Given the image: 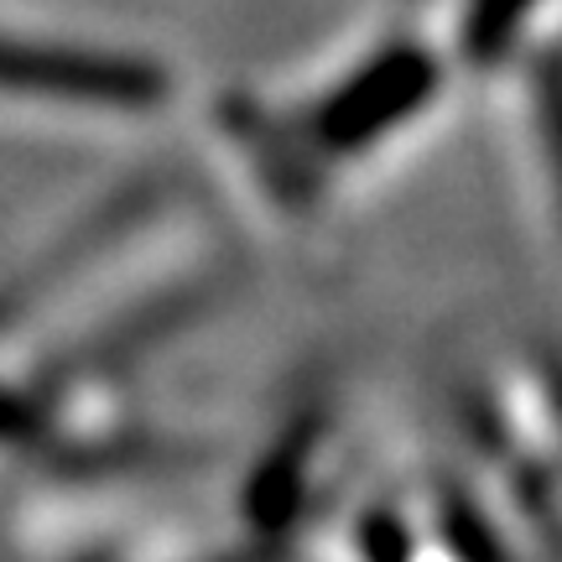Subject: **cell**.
Listing matches in <instances>:
<instances>
[{
	"instance_id": "7a4b0ae2",
	"label": "cell",
	"mask_w": 562,
	"mask_h": 562,
	"mask_svg": "<svg viewBox=\"0 0 562 562\" xmlns=\"http://www.w3.org/2000/svg\"><path fill=\"white\" fill-rule=\"evenodd\" d=\"M537 5L542 0H463L459 26H453V53L469 68H501L531 26Z\"/></svg>"
},
{
	"instance_id": "3957f363",
	"label": "cell",
	"mask_w": 562,
	"mask_h": 562,
	"mask_svg": "<svg viewBox=\"0 0 562 562\" xmlns=\"http://www.w3.org/2000/svg\"><path fill=\"white\" fill-rule=\"evenodd\" d=\"M531 104H537V140H542L547 172L562 199V53H542L531 68Z\"/></svg>"
},
{
	"instance_id": "6da1fadb",
	"label": "cell",
	"mask_w": 562,
	"mask_h": 562,
	"mask_svg": "<svg viewBox=\"0 0 562 562\" xmlns=\"http://www.w3.org/2000/svg\"><path fill=\"white\" fill-rule=\"evenodd\" d=\"M0 100H21L32 110H68V115L140 121L161 110L167 74L136 53L0 26Z\"/></svg>"
}]
</instances>
